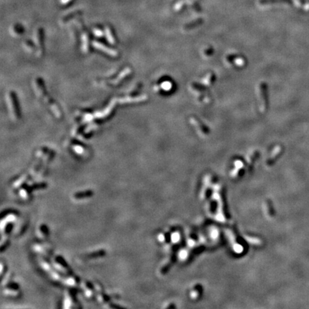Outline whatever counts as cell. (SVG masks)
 Instances as JSON below:
<instances>
[{"instance_id":"21","label":"cell","mask_w":309,"mask_h":309,"mask_svg":"<svg viewBox=\"0 0 309 309\" xmlns=\"http://www.w3.org/2000/svg\"><path fill=\"white\" fill-rule=\"evenodd\" d=\"M94 32L97 36H102V31L100 30V29H97V28L95 29Z\"/></svg>"},{"instance_id":"14","label":"cell","mask_w":309,"mask_h":309,"mask_svg":"<svg viewBox=\"0 0 309 309\" xmlns=\"http://www.w3.org/2000/svg\"><path fill=\"white\" fill-rule=\"evenodd\" d=\"M83 288H84V291H85V296L88 298H91L93 296V290L92 289V287L89 286L87 283H84L83 284Z\"/></svg>"},{"instance_id":"11","label":"cell","mask_w":309,"mask_h":309,"mask_svg":"<svg viewBox=\"0 0 309 309\" xmlns=\"http://www.w3.org/2000/svg\"><path fill=\"white\" fill-rule=\"evenodd\" d=\"M37 236L40 239H45L48 236V231L47 226L42 225L39 227L37 230Z\"/></svg>"},{"instance_id":"22","label":"cell","mask_w":309,"mask_h":309,"mask_svg":"<svg viewBox=\"0 0 309 309\" xmlns=\"http://www.w3.org/2000/svg\"><path fill=\"white\" fill-rule=\"evenodd\" d=\"M79 198H83V197H87L88 195H87V193H79Z\"/></svg>"},{"instance_id":"23","label":"cell","mask_w":309,"mask_h":309,"mask_svg":"<svg viewBox=\"0 0 309 309\" xmlns=\"http://www.w3.org/2000/svg\"><path fill=\"white\" fill-rule=\"evenodd\" d=\"M71 1H72V0H60V3L62 4H67L70 3Z\"/></svg>"},{"instance_id":"16","label":"cell","mask_w":309,"mask_h":309,"mask_svg":"<svg viewBox=\"0 0 309 309\" xmlns=\"http://www.w3.org/2000/svg\"><path fill=\"white\" fill-rule=\"evenodd\" d=\"M106 35H107V38L108 40V41L111 44H115V39L113 35H112V30H111L110 27H106Z\"/></svg>"},{"instance_id":"8","label":"cell","mask_w":309,"mask_h":309,"mask_svg":"<svg viewBox=\"0 0 309 309\" xmlns=\"http://www.w3.org/2000/svg\"><path fill=\"white\" fill-rule=\"evenodd\" d=\"M35 250L37 253L42 254V255H48L50 253V248L48 247L47 245L44 244H38L36 245L35 247Z\"/></svg>"},{"instance_id":"3","label":"cell","mask_w":309,"mask_h":309,"mask_svg":"<svg viewBox=\"0 0 309 309\" xmlns=\"http://www.w3.org/2000/svg\"><path fill=\"white\" fill-rule=\"evenodd\" d=\"M190 122L195 128L196 130L202 135H207L209 133V129L201 120H200L198 117L193 116L190 118Z\"/></svg>"},{"instance_id":"6","label":"cell","mask_w":309,"mask_h":309,"mask_svg":"<svg viewBox=\"0 0 309 309\" xmlns=\"http://www.w3.org/2000/svg\"><path fill=\"white\" fill-rule=\"evenodd\" d=\"M54 268L58 271L63 272L64 273H68L70 272L68 266L61 257H56L55 260H54Z\"/></svg>"},{"instance_id":"2","label":"cell","mask_w":309,"mask_h":309,"mask_svg":"<svg viewBox=\"0 0 309 309\" xmlns=\"http://www.w3.org/2000/svg\"><path fill=\"white\" fill-rule=\"evenodd\" d=\"M258 95L259 97V108L261 113H265L268 109V97L267 85L265 83H260L258 85Z\"/></svg>"},{"instance_id":"12","label":"cell","mask_w":309,"mask_h":309,"mask_svg":"<svg viewBox=\"0 0 309 309\" xmlns=\"http://www.w3.org/2000/svg\"><path fill=\"white\" fill-rule=\"evenodd\" d=\"M4 294L8 296H12V297H16L19 294L18 288L14 287H6L5 290L4 291Z\"/></svg>"},{"instance_id":"9","label":"cell","mask_w":309,"mask_h":309,"mask_svg":"<svg viewBox=\"0 0 309 309\" xmlns=\"http://www.w3.org/2000/svg\"><path fill=\"white\" fill-rule=\"evenodd\" d=\"M215 75H214V73L212 72H210V73L207 74L206 76L204 77V79L202 80V83L203 85L206 87L211 86V85L215 83Z\"/></svg>"},{"instance_id":"15","label":"cell","mask_w":309,"mask_h":309,"mask_svg":"<svg viewBox=\"0 0 309 309\" xmlns=\"http://www.w3.org/2000/svg\"><path fill=\"white\" fill-rule=\"evenodd\" d=\"M64 283H65V284L67 285V286H71V287H75V286H77V283H78V280L77 279L76 277L71 276L68 277L67 279H65Z\"/></svg>"},{"instance_id":"1","label":"cell","mask_w":309,"mask_h":309,"mask_svg":"<svg viewBox=\"0 0 309 309\" xmlns=\"http://www.w3.org/2000/svg\"><path fill=\"white\" fill-rule=\"evenodd\" d=\"M34 87H35V90H36L37 94L39 96L42 97V98L44 99V102L48 104V106H49V107H50L51 110H52L53 113L55 115L56 117H59H59H61L60 111H59V108H58L57 106L54 104V102H53L52 100H51V99L49 98V97L47 96V95L44 92V88H43L41 83L35 82V83L34 84Z\"/></svg>"},{"instance_id":"10","label":"cell","mask_w":309,"mask_h":309,"mask_svg":"<svg viewBox=\"0 0 309 309\" xmlns=\"http://www.w3.org/2000/svg\"><path fill=\"white\" fill-rule=\"evenodd\" d=\"M75 296L71 294L70 292L68 293V295L66 296L65 300H64V307L65 308H72L74 307V303H75Z\"/></svg>"},{"instance_id":"19","label":"cell","mask_w":309,"mask_h":309,"mask_svg":"<svg viewBox=\"0 0 309 309\" xmlns=\"http://www.w3.org/2000/svg\"><path fill=\"white\" fill-rule=\"evenodd\" d=\"M73 150L74 151H75L76 153H77L78 154H83L84 151H85V150H84V148L82 147V146H80V145H75L73 147Z\"/></svg>"},{"instance_id":"5","label":"cell","mask_w":309,"mask_h":309,"mask_svg":"<svg viewBox=\"0 0 309 309\" xmlns=\"http://www.w3.org/2000/svg\"><path fill=\"white\" fill-rule=\"evenodd\" d=\"M6 101L8 102V107H9L10 114L12 115V117L14 120L18 117V112H17V105H16L15 100H14V96L12 93H9L6 96Z\"/></svg>"},{"instance_id":"13","label":"cell","mask_w":309,"mask_h":309,"mask_svg":"<svg viewBox=\"0 0 309 309\" xmlns=\"http://www.w3.org/2000/svg\"><path fill=\"white\" fill-rule=\"evenodd\" d=\"M191 87H192V89L194 90V91L198 92H206L207 91V87L205 86L204 85H202L197 83H192V85H191Z\"/></svg>"},{"instance_id":"20","label":"cell","mask_w":309,"mask_h":309,"mask_svg":"<svg viewBox=\"0 0 309 309\" xmlns=\"http://www.w3.org/2000/svg\"><path fill=\"white\" fill-rule=\"evenodd\" d=\"M204 54L206 56H210L213 54V49L212 47H208L204 51Z\"/></svg>"},{"instance_id":"17","label":"cell","mask_w":309,"mask_h":309,"mask_svg":"<svg viewBox=\"0 0 309 309\" xmlns=\"http://www.w3.org/2000/svg\"><path fill=\"white\" fill-rule=\"evenodd\" d=\"M42 34H41V30H38L36 32V33H35V43H36V44L37 45V47L39 48H41L42 47V44H41V37H42Z\"/></svg>"},{"instance_id":"18","label":"cell","mask_w":309,"mask_h":309,"mask_svg":"<svg viewBox=\"0 0 309 309\" xmlns=\"http://www.w3.org/2000/svg\"><path fill=\"white\" fill-rule=\"evenodd\" d=\"M19 195L21 196V198H22L23 200H28L29 198H30V193H29V190L25 189V188L22 189L20 191H19Z\"/></svg>"},{"instance_id":"4","label":"cell","mask_w":309,"mask_h":309,"mask_svg":"<svg viewBox=\"0 0 309 309\" xmlns=\"http://www.w3.org/2000/svg\"><path fill=\"white\" fill-rule=\"evenodd\" d=\"M226 60L228 63L234 64L238 67H243L246 66V60L243 57L238 55V54H232L226 57Z\"/></svg>"},{"instance_id":"7","label":"cell","mask_w":309,"mask_h":309,"mask_svg":"<svg viewBox=\"0 0 309 309\" xmlns=\"http://www.w3.org/2000/svg\"><path fill=\"white\" fill-rule=\"evenodd\" d=\"M93 45L97 49H99V50H102L104 52L107 53L109 55L112 56V57H116L117 55V51L114 50V49H110V48L107 47L104 44H102V43L99 42H93Z\"/></svg>"}]
</instances>
